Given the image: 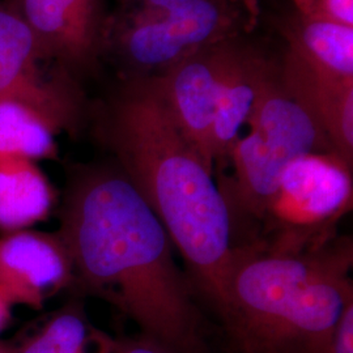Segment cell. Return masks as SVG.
Masks as SVG:
<instances>
[{
    "instance_id": "6da1fadb",
    "label": "cell",
    "mask_w": 353,
    "mask_h": 353,
    "mask_svg": "<svg viewBox=\"0 0 353 353\" xmlns=\"http://www.w3.org/2000/svg\"><path fill=\"white\" fill-rule=\"evenodd\" d=\"M58 234L80 290L112 303L170 352L204 353L202 314L174 245L118 165L76 170Z\"/></svg>"
},
{
    "instance_id": "7a4b0ae2",
    "label": "cell",
    "mask_w": 353,
    "mask_h": 353,
    "mask_svg": "<svg viewBox=\"0 0 353 353\" xmlns=\"http://www.w3.org/2000/svg\"><path fill=\"white\" fill-rule=\"evenodd\" d=\"M97 134L219 310L236 248L230 211L214 169L176 126L150 76L126 79L103 105Z\"/></svg>"
},
{
    "instance_id": "3957f363",
    "label": "cell",
    "mask_w": 353,
    "mask_h": 353,
    "mask_svg": "<svg viewBox=\"0 0 353 353\" xmlns=\"http://www.w3.org/2000/svg\"><path fill=\"white\" fill-rule=\"evenodd\" d=\"M351 239L278 252L261 243L234 248L217 310L240 353H330L353 300Z\"/></svg>"
},
{
    "instance_id": "277c9868",
    "label": "cell",
    "mask_w": 353,
    "mask_h": 353,
    "mask_svg": "<svg viewBox=\"0 0 353 353\" xmlns=\"http://www.w3.org/2000/svg\"><path fill=\"white\" fill-rule=\"evenodd\" d=\"M352 168L335 153H307L283 170L263 223L274 236L263 246L299 252L326 243L341 216L352 208Z\"/></svg>"
},
{
    "instance_id": "5b68a950",
    "label": "cell",
    "mask_w": 353,
    "mask_h": 353,
    "mask_svg": "<svg viewBox=\"0 0 353 353\" xmlns=\"http://www.w3.org/2000/svg\"><path fill=\"white\" fill-rule=\"evenodd\" d=\"M0 103L24 109L54 134H74L85 114L77 80L42 54L30 29L6 1H0Z\"/></svg>"
},
{
    "instance_id": "8992f818",
    "label": "cell",
    "mask_w": 353,
    "mask_h": 353,
    "mask_svg": "<svg viewBox=\"0 0 353 353\" xmlns=\"http://www.w3.org/2000/svg\"><path fill=\"white\" fill-rule=\"evenodd\" d=\"M36 38L42 54L77 80L106 50V0H7Z\"/></svg>"
},
{
    "instance_id": "52a82bcc",
    "label": "cell",
    "mask_w": 353,
    "mask_h": 353,
    "mask_svg": "<svg viewBox=\"0 0 353 353\" xmlns=\"http://www.w3.org/2000/svg\"><path fill=\"white\" fill-rule=\"evenodd\" d=\"M237 45L232 38L204 46L150 76L176 126L212 169L208 140L214 108Z\"/></svg>"
},
{
    "instance_id": "ba28073f",
    "label": "cell",
    "mask_w": 353,
    "mask_h": 353,
    "mask_svg": "<svg viewBox=\"0 0 353 353\" xmlns=\"http://www.w3.org/2000/svg\"><path fill=\"white\" fill-rule=\"evenodd\" d=\"M74 281L58 233L24 229L0 234V292L12 305L41 309Z\"/></svg>"
},
{
    "instance_id": "9c48e42d",
    "label": "cell",
    "mask_w": 353,
    "mask_h": 353,
    "mask_svg": "<svg viewBox=\"0 0 353 353\" xmlns=\"http://www.w3.org/2000/svg\"><path fill=\"white\" fill-rule=\"evenodd\" d=\"M279 70L290 97L321 127L334 153L352 168L353 79L328 75L290 50Z\"/></svg>"
},
{
    "instance_id": "30bf717a",
    "label": "cell",
    "mask_w": 353,
    "mask_h": 353,
    "mask_svg": "<svg viewBox=\"0 0 353 353\" xmlns=\"http://www.w3.org/2000/svg\"><path fill=\"white\" fill-rule=\"evenodd\" d=\"M276 65L258 51L237 45L228 67L214 108L208 140L210 160L221 164L227 160L241 127L248 122L252 106Z\"/></svg>"
},
{
    "instance_id": "8fae6325",
    "label": "cell",
    "mask_w": 353,
    "mask_h": 353,
    "mask_svg": "<svg viewBox=\"0 0 353 353\" xmlns=\"http://www.w3.org/2000/svg\"><path fill=\"white\" fill-rule=\"evenodd\" d=\"M55 203V190L33 161L0 159V234L46 220Z\"/></svg>"
},
{
    "instance_id": "7c38bea8",
    "label": "cell",
    "mask_w": 353,
    "mask_h": 353,
    "mask_svg": "<svg viewBox=\"0 0 353 353\" xmlns=\"http://www.w3.org/2000/svg\"><path fill=\"white\" fill-rule=\"evenodd\" d=\"M288 50L328 75L353 79V26L296 13L284 26Z\"/></svg>"
},
{
    "instance_id": "4fadbf2b",
    "label": "cell",
    "mask_w": 353,
    "mask_h": 353,
    "mask_svg": "<svg viewBox=\"0 0 353 353\" xmlns=\"http://www.w3.org/2000/svg\"><path fill=\"white\" fill-rule=\"evenodd\" d=\"M163 21L170 37L190 54L232 39L236 13L225 0H189Z\"/></svg>"
},
{
    "instance_id": "5bb4252c",
    "label": "cell",
    "mask_w": 353,
    "mask_h": 353,
    "mask_svg": "<svg viewBox=\"0 0 353 353\" xmlns=\"http://www.w3.org/2000/svg\"><path fill=\"white\" fill-rule=\"evenodd\" d=\"M101 331L79 303H70L42 323L12 353H102Z\"/></svg>"
},
{
    "instance_id": "9a60e30c",
    "label": "cell",
    "mask_w": 353,
    "mask_h": 353,
    "mask_svg": "<svg viewBox=\"0 0 353 353\" xmlns=\"http://www.w3.org/2000/svg\"><path fill=\"white\" fill-rule=\"evenodd\" d=\"M54 132L24 109L0 103V159L13 157L34 161L57 153Z\"/></svg>"
},
{
    "instance_id": "2e32d148",
    "label": "cell",
    "mask_w": 353,
    "mask_h": 353,
    "mask_svg": "<svg viewBox=\"0 0 353 353\" xmlns=\"http://www.w3.org/2000/svg\"><path fill=\"white\" fill-rule=\"evenodd\" d=\"M303 17L353 26V0H292Z\"/></svg>"
},
{
    "instance_id": "e0dca14e",
    "label": "cell",
    "mask_w": 353,
    "mask_h": 353,
    "mask_svg": "<svg viewBox=\"0 0 353 353\" xmlns=\"http://www.w3.org/2000/svg\"><path fill=\"white\" fill-rule=\"evenodd\" d=\"M103 353H172L160 343L140 334L137 338H113L102 334Z\"/></svg>"
},
{
    "instance_id": "ac0fdd59",
    "label": "cell",
    "mask_w": 353,
    "mask_h": 353,
    "mask_svg": "<svg viewBox=\"0 0 353 353\" xmlns=\"http://www.w3.org/2000/svg\"><path fill=\"white\" fill-rule=\"evenodd\" d=\"M189 0H128V20H160Z\"/></svg>"
},
{
    "instance_id": "d6986e66",
    "label": "cell",
    "mask_w": 353,
    "mask_h": 353,
    "mask_svg": "<svg viewBox=\"0 0 353 353\" xmlns=\"http://www.w3.org/2000/svg\"><path fill=\"white\" fill-rule=\"evenodd\" d=\"M330 353H353V300L341 313Z\"/></svg>"
},
{
    "instance_id": "ffe728a7",
    "label": "cell",
    "mask_w": 353,
    "mask_h": 353,
    "mask_svg": "<svg viewBox=\"0 0 353 353\" xmlns=\"http://www.w3.org/2000/svg\"><path fill=\"white\" fill-rule=\"evenodd\" d=\"M12 303L0 292V331L6 327L12 316Z\"/></svg>"
},
{
    "instance_id": "44dd1931",
    "label": "cell",
    "mask_w": 353,
    "mask_h": 353,
    "mask_svg": "<svg viewBox=\"0 0 353 353\" xmlns=\"http://www.w3.org/2000/svg\"><path fill=\"white\" fill-rule=\"evenodd\" d=\"M0 353H4V352H1V351H0Z\"/></svg>"
}]
</instances>
